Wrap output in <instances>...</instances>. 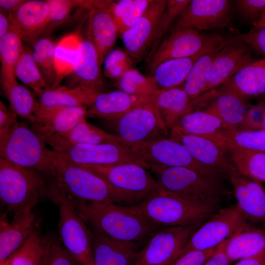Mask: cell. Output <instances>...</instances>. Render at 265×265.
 Wrapping results in <instances>:
<instances>
[{"label":"cell","instance_id":"6da1fadb","mask_svg":"<svg viewBox=\"0 0 265 265\" xmlns=\"http://www.w3.org/2000/svg\"><path fill=\"white\" fill-rule=\"evenodd\" d=\"M71 200L85 223L116 240L139 245L161 229L147 219L136 205L94 204Z\"/></svg>","mask_w":265,"mask_h":265},{"label":"cell","instance_id":"7a4b0ae2","mask_svg":"<svg viewBox=\"0 0 265 265\" xmlns=\"http://www.w3.org/2000/svg\"><path fill=\"white\" fill-rule=\"evenodd\" d=\"M55 153L56 176L53 182L71 199L94 204L136 205L98 175Z\"/></svg>","mask_w":265,"mask_h":265},{"label":"cell","instance_id":"3957f363","mask_svg":"<svg viewBox=\"0 0 265 265\" xmlns=\"http://www.w3.org/2000/svg\"><path fill=\"white\" fill-rule=\"evenodd\" d=\"M48 186L41 173L0 158V200L4 214L14 217L33 212L46 196Z\"/></svg>","mask_w":265,"mask_h":265},{"label":"cell","instance_id":"277c9868","mask_svg":"<svg viewBox=\"0 0 265 265\" xmlns=\"http://www.w3.org/2000/svg\"><path fill=\"white\" fill-rule=\"evenodd\" d=\"M46 144L32 128L19 122L10 132L0 138V158L54 179L55 153L48 148Z\"/></svg>","mask_w":265,"mask_h":265},{"label":"cell","instance_id":"5b68a950","mask_svg":"<svg viewBox=\"0 0 265 265\" xmlns=\"http://www.w3.org/2000/svg\"><path fill=\"white\" fill-rule=\"evenodd\" d=\"M136 206L147 219L160 229L201 224L216 212L217 207L194 202L163 190Z\"/></svg>","mask_w":265,"mask_h":265},{"label":"cell","instance_id":"8992f818","mask_svg":"<svg viewBox=\"0 0 265 265\" xmlns=\"http://www.w3.org/2000/svg\"><path fill=\"white\" fill-rule=\"evenodd\" d=\"M146 168L163 190L194 202L217 206L225 192L221 182L189 168L156 165Z\"/></svg>","mask_w":265,"mask_h":265},{"label":"cell","instance_id":"52a82bcc","mask_svg":"<svg viewBox=\"0 0 265 265\" xmlns=\"http://www.w3.org/2000/svg\"><path fill=\"white\" fill-rule=\"evenodd\" d=\"M46 196L59 209L58 239L80 265H94L92 234L78 212L71 199L53 182Z\"/></svg>","mask_w":265,"mask_h":265},{"label":"cell","instance_id":"ba28073f","mask_svg":"<svg viewBox=\"0 0 265 265\" xmlns=\"http://www.w3.org/2000/svg\"><path fill=\"white\" fill-rule=\"evenodd\" d=\"M118 142L146 167L148 165L185 167L220 182L223 179L197 161L182 144L171 138L142 142H128L118 138Z\"/></svg>","mask_w":265,"mask_h":265},{"label":"cell","instance_id":"9c48e42d","mask_svg":"<svg viewBox=\"0 0 265 265\" xmlns=\"http://www.w3.org/2000/svg\"><path fill=\"white\" fill-rule=\"evenodd\" d=\"M79 166L101 177L136 205L162 190L150 171L141 162Z\"/></svg>","mask_w":265,"mask_h":265},{"label":"cell","instance_id":"30bf717a","mask_svg":"<svg viewBox=\"0 0 265 265\" xmlns=\"http://www.w3.org/2000/svg\"><path fill=\"white\" fill-rule=\"evenodd\" d=\"M157 93L140 102L119 118L106 120L112 134L128 142L149 141L165 137L168 129L160 119L155 105Z\"/></svg>","mask_w":265,"mask_h":265},{"label":"cell","instance_id":"8fae6325","mask_svg":"<svg viewBox=\"0 0 265 265\" xmlns=\"http://www.w3.org/2000/svg\"><path fill=\"white\" fill-rule=\"evenodd\" d=\"M248 225L237 204L221 209L195 230L179 257L190 251L215 248Z\"/></svg>","mask_w":265,"mask_h":265},{"label":"cell","instance_id":"7c38bea8","mask_svg":"<svg viewBox=\"0 0 265 265\" xmlns=\"http://www.w3.org/2000/svg\"><path fill=\"white\" fill-rule=\"evenodd\" d=\"M201 224L159 230L138 251L132 265H171L178 258L186 242Z\"/></svg>","mask_w":265,"mask_h":265},{"label":"cell","instance_id":"4fadbf2b","mask_svg":"<svg viewBox=\"0 0 265 265\" xmlns=\"http://www.w3.org/2000/svg\"><path fill=\"white\" fill-rule=\"evenodd\" d=\"M230 2L227 0H192L176 20L172 32L182 29L216 30L229 26Z\"/></svg>","mask_w":265,"mask_h":265},{"label":"cell","instance_id":"5bb4252c","mask_svg":"<svg viewBox=\"0 0 265 265\" xmlns=\"http://www.w3.org/2000/svg\"><path fill=\"white\" fill-rule=\"evenodd\" d=\"M170 138L182 144L199 162L228 180L236 169L226 151L207 138L185 132L177 127L170 129Z\"/></svg>","mask_w":265,"mask_h":265},{"label":"cell","instance_id":"9a60e30c","mask_svg":"<svg viewBox=\"0 0 265 265\" xmlns=\"http://www.w3.org/2000/svg\"><path fill=\"white\" fill-rule=\"evenodd\" d=\"M217 34L207 35L191 29L173 32L158 47L149 64L151 72L162 62L194 55L209 46Z\"/></svg>","mask_w":265,"mask_h":265},{"label":"cell","instance_id":"2e32d148","mask_svg":"<svg viewBox=\"0 0 265 265\" xmlns=\"http://www.w3.org/2000/svg\"><path fill=\"white\" fill-rule=\"evenodd\" d=\"M87 109L84 106H48L38 100L34 110L36 120L32 128L46 141L69 132L86 117Z\"/></svg>","mask_w":265,"mask_h":265},{"label":"cell","instance_id":"e0dca14e","mask_svg":"<svg viewBox=\"0 0 265 265\" xmlns=\"http://www.w3.org/2000/svg\"><path fill=\"white\" fill-rule=\"evenodd\" d=\"M54 151L66 161L79 165L141 162L130 154L119 143L71 145Z\"/></svg>","mask_w":265,"mask_h":265},{"label":"cell","instance_id":"ac0fdd59","mask_svg":"<svg viewBox=\"0 0 265 265\" xmlns=\"http://www.w3.org/2000/svg\"><path fill=\"white\" fill-rule=\"evenodd\" d=\"M167 3V0H153L140 19L121 35L126 50L133 60H139L153 44Z\"/></svg>","mask_w":265,"mask_h":265},{"label":"cell","instance_id":"d6986e66","mask_svg":"<svg viewBox=\"0 0 265 265\" xmlns=\"http://www.w3.org/2000/svg\"><path fill=\"white\" fill-rule=\"evenodd\" d=\"M250 49L244 42L230 38L215 56L205 93L220 86L241 69L255 61Z\"/></svg>","mask_w":265,"mask_h":265},{"label":"cell","instance_id":"ffe728a7","mask_svg":"<svg viewBox=\"0 0 265 265\" xmlns=\"http://www.w3.org/2000/svg\"><path fill=\"white\" fill-rule=\"evenodd\" d=\"M9 15L11 28L31 46L44 36L50 23V8L46 0H26Z\"/></svg>","mask_w":265,"mask_h":265},{"label":"cell","instance_id":"44dd1931","mask_svg":"<svg viewBox=\"0 0 265 265\" xmlns=\"http://www.w3.org/2000/svg\"><path fill=\"white\" fill-rule=\"evenodd\" d=\"M228 180L246 220L265 225V190L260 182L244 175L237 168Z\"/></svg>","mask_w":265,"mask_h":265},{"label":"cell","instance_id":"7402d4cb","mask_svg":"<svg viewBox=\"0 0 265 265\" xmlns=\"http://www.w3.org/2000/svg\"><path fill=\"white\" fill-rule=\"evenodd\" d=\"M91 234L94 265H132L138 245L116 240L94 228Z\"/></svg>","mask_w":265,"mask_h":265},{"label":"cell","instance_id":"603a6c76","mask_svg":"<svg viewBox=\"0 0 265 265\" xmlns=\"http://www.w3.org/2000/svg\"><path fill=\"white\" fill-rule=\"evenodd\" d=\"M183 85L160 91L156 96L155 105L158 113L167 129H170L180 117L204 106L208 102L205 94L191 99Z\"/></svg>","mask_w":265,"mask_h":265},{"label":"cell","instance_id":"cb8c5ba5","mask_svg":"<svg viewBox=\"0 0 265 265\" xmlns=\"http://www.w3.org/2000/svg\"><path fill=\"white\" fill-rule=\"evenodd\" d=\"M101 65L98 52L93 44L86 36H80L72 72L75 80L69 86L81 85L102 92L105 81Z\"/></svg>","mask_w":265,"mask_h":265},{"label":"cell","instance_id":"d4e9b609","mask_svg":"<svg viewBox=\"0 0 265 265\" xmlns=\"http://www.w3.org/2000/svg\"><path fill=\"white\" fill-rule=\"evenodd\" d=\"M218 92L232 93L245 100L265 96V58L241 69L220 85Z\"/></svg>","mask_w":265,"mask_h":265},{"label":"cell","instance_id":"484cf974","mask_svg":"<svg viewBox=\"0 0 265 265\" xmlns=\"http://www.w3.org/2000/svg\"><path fill=\"white\" fill-rule=\"evenodd\" d=\"M36 230L33 212L13 217L9 222L1 216L0 221V264L5 262Z\"/></svg>","mask_w":265,"mask_h":265},{"label":"cell","instance_id":"4316f807","mask_svg":"<svg viewBox=\"0 0 265 265\" xmlns=\"http://www.w3.org/2000/svg\"><path fill=\"white\" fill-rule=\"evenodd\" d=\"M109 7L95 8L91 10L86 37L95 47L101 65L106 54L116 43L118 28Z\"/></svg>","mask_w":265,"mask_h":265},{"label":"cell","instance_id":"83f0119b","mask_svg":"<svg viewBox=\"0 0 265 265\" xmlns=\"http://www.w3.org/2000/svg\"><path fill=\"white\" fill-rule=\"evenodd\" d=\"M147 98L129 95L121 90L99 93L87 107L86 117L105 120L117 119Z\"/></svg>","mask_w":265,"mask_h":265},{"label":"cell","instance_id":"f1b7e54d","mask_svg":"<svg viewBox=\"0 0 265 265\" xmlns=\"http://www.w3.org/2000/svg\"><path fill=\"white\" fill-rule=\"evenodd\" d=\"M220 36L218 35L209 46L194 55L168 60L157 66L152 72L151 77L159 91L165 90L183 85L197 60Z\"/></svg>","mask_w":265,"mask_h":265},{"label":"cell","instance_id":"f546056e","mask_svg":"<svg viewBox=\"0 0 265 265\" xmlns=\"http://www.w3.org/2000/svg\"><path fill=\"white\" fill-rule=\"evenodd\" d=\"M82 118L69 132L61 136L46 141L53 150L76 144H117L116 136L90 124Z\"/></svg>","mask_w":265,"mask_h":265},{"label":"cell","instance_id":"4dcf8cb0","mask_svg":"<svg viewBox=\"0 0 265 265\" xmlns=\"http://www.w3.org/2000/svg\"><path fill=\"white\" fill-rule=\"evenodd\" d=\"M219 37L201 55L191 69L183 86L192 99L205 93L213 61L218 52L229 41Z\"/></svg>","mask_w":265,"mask_h":265},{"label":"cell","instance_id":"1f68e13d","mask_svg":"<svg viewBox=\"0 0 265 265\" xmlns=\"http://www.w3.org/2000/svg\"><path fill=\"white\" fill-rule=\"evenodd\" d=\"M101 92L81 85L47 88L37 96L38 101L48 106L88 107Z\"/></svg>","mask_w":265,"mask_h":265},{"label":"cell","instance_id":"d6a6232c","mask_svg":"<svg viewBox=\"0 0 265 265\" xmlns=\"http://www.w3.org/2000/svg\"><path fill=\"white\" fill-rule=\"evenodd\" d=\"M250 107L245 100L235 94L218 91L205 110L218 116L226 130H239Z\"/></svg>","mask_w":265,"mask_h":265},{"label":"cell","instance_id":"836d02e7","mask_svg":"<svg viewBox=\"0 0 265 265\" xmlns=\"http://www.w3.org/2000/svg\"><path fill=\"white\" fill-rule=\"evenodd\" d=\"M265 250V229L249 225L227 239L225 251L230 262L255 256Z\"/></svg>","mask_w":265,"mask_h":265},{"label":"cell","instance_id":"e575fe53","mask_svg":"<svg viewBox=\"0 0 265 265\" xmlns=\"http://www.w3.org/2000/svg\"><path fill=\"white\" fill-rule=\"evenodd\" d=\"M186 132L209 139L214 142L226 130L221 120L206 110H196L185 114L174 123Z\"/></svg>","mask_w":265,"mask_h":265},{"label":"cell","instance_id":"d590c367","mask_svg":"<svg viewBox=\"0 0 265 265\" xmlns=\"http://www.w3.org/2000/svg\"><path fill=\"white\" fill-rule=\"evenodd\" d=\"M23 40L11 29L0 37V83L2 89L17 82L15 69L23 49Z\"/></svg>","mask_w":265,"mask_h":265},{"label":"cell","instance_id":"8d00e7d4","mask_svg":"<svg viewBox=\"0 0 265 265\" xmlns=\"http://www.w3.org/2000/svg\"><path fill=\"white\" fill-rule=\"evenodd\" d=\"M215 142L223 149L231 147L265 153V130H224Z\"/></svg>","mask_w":265,"mask_h":265},{"label":"cell","instance_id":"74e56055","mask_svg":"<svg viewBox=\"0 0 265 265\" xmlns=\"http://www.w3.org/2000/svg\"><path fill=\"white\" fill-rule=\"evenodd\" d=\"M226 151L237 169L253 180L265 182V153L231 147Z\"/></svg>","mask_w":265,"mask_h":265},{"label":"cell","instance_id":"f35d334b","mask_svg":"<svg viewBox=\"0 0 265 265\" xmlns=\"http://www.w3.org/2000/svg\"><path fill=\"white\" fill-rule=\"evenodd\" d=\"M80 36L70 34L62 38L55 46L54 59L56 79L53 86L59 85L66 77L72 74Z\"/></svg>","mask_w":265,"mask_h":265},{"label":"cell","instance_id":"ab89813d","mask_svg":"<svg viewBox=\"0 0 265 265\" xmlns=\"http://www.w3.org/2000/svg\"><path fill=\"white\" fill-rule=\"evenodd\" d=\"M10 103V108L18 116L29 121L32 124L35 122L34 110L38 102L37 95L25 85L17 82L2 89Z\"/></svg>","mask_w":265,"mask_h":265},{"label":"cell","instance_id":"60d3db41","mask_svg":"<svg viewBox=\"0 0 265 265\" xmlns=\"http://www.w3.org/2000/svg\"><path fill=\"white\" fill-rule=\"evenodd\" d=\"M55 44L51 38L43 36L31 46L33 58L46 82L47 88L53 87L56 81L54 59Z\"/></svg>","mask_w":265,"mask_h":265},{"label":"cell","instance_id":"b9f144b4","mask_svg":"<svg viewBox=\"0 0 265 265\" xmlns=\"http://www.w3.org/2000/svg\"><path fill=\"white\" fill-rule=\"evenodd\" d=\"M16 79L30 88L37 96L47 88L46 82L32 55L31 48L24 44L15 69Z\"/></svg>","mask_w":265,"mask_h":265},{"label":"cell","instance_id":"7bdbcfd3","mask_svg":"<svg viewBox=\"0 0 265 265\" xmlns=\"http://www.w3.org/2000/svg\"><path fill=\"white\" fill-rule=\"evenodd\" d=\"M47 237L34 231L12 255L11 265H39L46 249Z\"/></svg>","mask_w":265,"mask_h":265},{"label":"cell","instance_id":"ee69618b","mask_svg":"<svg viewBox=\"0 0 265 265\" xmlns=\"http://www.w3.org/2000/svg\"><path fill=\"white\" fill-rule=\"evenodd\" d=\"M117 85L120 90L139 98L149 97L159 91L151 76L145 77L133 68L118 80Z\"/></svg>","mask_w":265,"mask_h":265},{"label":"cell","instance_id":"f6af8a7d","mask_svg":"<svg viewBox=\"0 0 265 265\" xmlns=\"http://www.w3.org/2000/svg\"><path fill=\"white\" fill-rule=\"evenodd\" d=\"M133 59L125 50L112 49L104 61V74L110 79L119 80L128 71L132 68Z\"/></svg>","mask_w":265,"mask_h":265},{"label":"cell","instance_id":"bcb514c9","mask_svg":"<svg viewBox=\"0 0 265 265\" xmlns=\"http://www.w3.org/2000/svg\"><path fill=\"white\" fill-rule=\"evenodd\" d=\"M189 0H168L154 37L153 44L168 30L172 23L181 15L190 2Z\"/></svg>","mask_w":265,"mask_h":265},{"label":"cell","instance_id":"7dc6e473","mask_svg":"<svg viewBox=\"0 0 265 265\" xmlns=\"http://www.w3.org/2000/svg\"><path fill=\"white\" fill-rule=\"evenodd\" d=\"M50 8V23L45 31L49 32L53 28L64 22L73 9L77 6L82 5V1L70 0H47Z\"/></svg>","mask_w":265,"mask_h":265},{"label":"cell","instance_id":"c3c4849f","mask_svg":"<svg viewBox=\"0 0 265 265\" xmlns=\"http://www.w3.org/2000/svg\"><path fill=\"white\" fill-rule=\"evenodd\" d=\"M46 254V265H80L54 236L47 237Z\"/></svg>","mask_w":265,"mask_h":265},{"label":"cell","instance_id":"681fc988","mask_svg":"<svg viewBox=\"0 0 265 265\" xmlns=\"http://www.w3.org/2000/svg\"><path fill=\"white\" fill-rule=\"evenodd\" d=\"M153 0H134L118 26V34H122L132 26L143 16Z\"/></svg>","mask_w":265,"mask_h":265},{"label":"cell","instance_id":"f907efd6","mask_svg":"<svg viewBox=\"0 0 265 265\" xmlns=\"http://www.w3.org/2000/svg\"><path fill=\"white\" fill-rule=\"evenodd\" d=\"M233 38L244 42L265 56V26L254 27L247 33L237 35Z\"/></svg>","mask_w":265,"mask_h":265},{"label":"cell","instance_id":"816d5d0a","mask_svg":"<svg viewBox=\"0 0 265 265\" xmlns=\"http://www.w3.org/2000/svg\"><path fill=\"white\" fill-rule=\"evenodd\" d=\"M243 17L251 24L258 21L265 10V0L235 1Z\"/></svg>","mask_w":265,"mask_h":265},{"label":"cell","instance_id":"f5cc1de1","mask_svg":"<svg viewBox=\"0 0 265 265\" xmlns=\"http://www.w3.org/2000/svg\"><path fill=\"white\" fill-rule=\"evenodd\" d=\"M265 103H260L251 106L240 127L241 130H258L262 129L265 114Z\"/></svg>","mask_w":265,"mask_h":265},{"label":"cell","instance_id":"db71d44e","mask_svg":"<svg viewBox=\"0 0 265 265\" xmlns=\"http://www.w3.org/2000/svg\"><path fill=\"white\" fill-rule=\"evenodd\" d=\"M217 246L208 250L187 252L180 256L170 265H203L215 252Z\"/></svg>","mask_w":265,"mask_h":265},{"label":"cell","instance_id":"11a10c76","mask_svg":"<svg viewBox=\"0 0 265 265\" xmlns=\"http://www.w3.org/2000/svg\"><path fill=\"white\" fill-rule=\"evenodd\" d=\"M19 123L18 116L0 101V138L10 132Z\"/></svg>","mask_w":265,"mask_h":265},{"label":"cell","instance_id":"9f6ffc18","mask_svg":"<svg viewBox=\"0 0 265 265\" xmlns=\"http://www.w3.org/2000/svg\"><path fill=\"white\" fill-rule=\"evenodd\" d=\"M133 1L134 0L113 1L109 10L117 27H118L121 19L132 4Z\"/></svg>","mask_w":265,"mask_h":265},{"label":"cell","instance_id":"6f0895ef","mask_svg":"<svg viewBox=\"0 0 265 265\" xmlns=\"http://www.w3.org/2000/svg\"><path fill=\"white\" fill-rule=\"evenodd\" d=\"M227 239L218 245L215 252L203 265H230L231 262L225 251Z\"/></svg>","mask_w":265,"mask_h":265},{"label":"cell","instance_id":"680465c9","mask_svg":"<svg viewBox=\"0 0 265 265\" xmlns=\"http://www.w3.org/2000/svg\"><path fill=\"white\" fill-rule=\"evenodd\" d=\"M234 265H265V250L255 256L239 260Z\"/></svg>","mask_w":265,"mask_h":265},{"label":"cell","instance_id":"91938a15","mask_svg":"<svg viewBox=\"0 0 265 265\" xmlns=\"http://www.w3.org/2000/svg\"><path fill=\"white\" fill-rule=\"evenodd\" d=\"M26 1L25 0H0V9L8 14H12L16 12Z\"/></svg>","mask_w":265,"mask_h":265},{"label":"cell","instance_id":"94428289","mask_svg":"<svg viewBox=\"0 0 265 265\" xmlns=\"http://www.w3.org/2000/svg\"><path fill=\"white\" fill-rule=\"evenodd\" d=\"M11 29V23L9 14L0 10V37L5 35Z\"/></svg>","mask_w":265,"mask_h":265},{"label":"cell","instance_id":"6125c7cd","mask_svg":"<svg viewBox=\"0 0 265 265\" xmlns=\"http://www.w3.org/2000/svg\"><path fill=\"white\" fill-rule=\"evenodd\" d=\"M252 24L255 27H259L265 26V10L261 15L260 19L256 22L253 23Z\"/></svg>","mask_w":265,"mask_h":265},{"label":"cell","instance_id":"be15d7a7","mask_svg":"<svg viewBox=\"0 0 265 265\" xmlns=\"http://www.w3.org/2000/svg\"><path fill=\"white\" fill-rule=\"evenodd\" d=\"M46 249H47V247H46ZM46 249L39 265H46V264H47Z\"/></svg>","mask_w":265,"mask_h":265},{"label":"cell","instance_id":"e7e4bbea","mask_svg":"<svg viewBox=\"0 0 265 265\" xmlns=\"http://www.w3.org/2000/svg\"><path fill=\"white\" fill-rule=\"evenodd\" d=\"M262 129L265 130V114H264V120L262 124Z\"/></svg>","mask_w":265,"mask_h":265}]
</instances>
